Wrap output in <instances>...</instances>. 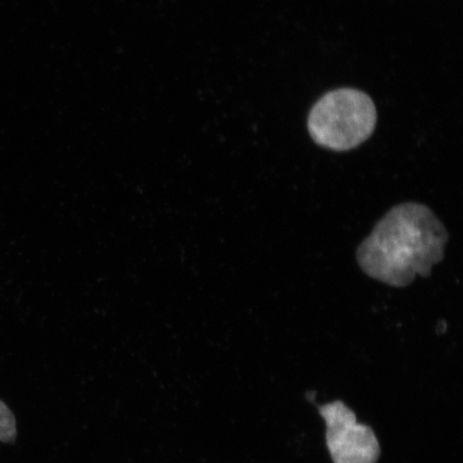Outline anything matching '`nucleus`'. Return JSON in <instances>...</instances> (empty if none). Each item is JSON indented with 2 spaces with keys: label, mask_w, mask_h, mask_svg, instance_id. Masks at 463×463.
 <instances>
[{
  "label": "nucleus",
  "mask_w": 463,
  "mask_h": 463,
  "mask_svg": "<svg viewBox=\"0 0 463 463\" xmlns=\"http://www.w3.org/2000/svg\"><path fill=\"white\" fill-rule=\"evenodd\" d=\"M449 233L430 207L408 202L392 207L357 249L356 259L368 277L404 288L416 276L428 277L444 258Z\"/></svg>",
  "instance_id": "nucleus-1"
},
{
  "label": "nucleus",
  "mask_w": 463,
  "mask_h": 463,
  "mask_svg": "<svg viewBox=\"0 0 463 463\" xmlns=\"http://www.w3.org/2000/svg\"><path fill=\"white\" fill-rule=\"evenodd\" d=\"M326 420V444L334 463H376L380 444L369 426L358 424L356 415L343 402L318 408Z\"/></svg>",
  "instance_id": "nucleus-3"
},
{
  "label": "nucleus",
  "mask_w": 463,
  "mask_h": 463,
  "mask_svg": "<svg viewBox=\"0 0 463 463\" xmlns=\"http://www.w3.org/2000/svg\"><path fill=\"white\" fill-rule=\"evenodd\" d=\"M372 98L356 90L328 92L312 108L308 130L312 140L334 152H347L366 142L376 126Z\"/></svg>",
  "instance_id": "nucleus-2"
},
{
  "label": "nucleus",
  "mask_w": 463,
  "mask_h": 463,
  "mask_svg": "<svg viewBox=\"0 0 463 463\" xmlns=\"http://www.w3.org/2000/svg\"><path fill=\"white\" fill-rule=\"evenodd\" d=\"M16 439V422L11 410L0 402V441L14 443Z\"/></svg>",
  "instance_id": "nucleus-4"
}]
</instances>
